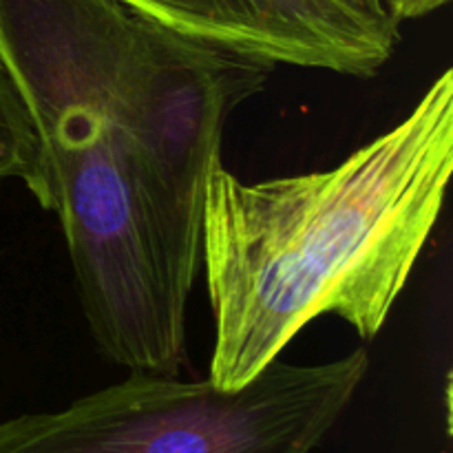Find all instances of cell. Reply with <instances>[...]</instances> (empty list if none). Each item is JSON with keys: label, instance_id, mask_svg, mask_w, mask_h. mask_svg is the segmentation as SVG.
I'll list each match as a JSON object with an SVG mask.
<instances>
[{"label": "cell", "instance_id": "4", "mask_svg": "<svg viewBox=\"0 0 453 453\" xmlns=\"http://www.w3.org/2000/svg\"><path fill=\"white\" fill-rule=\"evenodd\" d=\"M159 27L273 66L374 78L398 47V22L343 0H118Z\"/></svg>", "mask_w": 453, "mask_h": 453}, {"label": "cell", "instance_id": "1", "mask_svg": "<svg viewBox=\"0 0 453 453\" xmlns=\"http://www.w3.org/2000/svg\"><path fill=\"white\" fill-rule=\"evenodd\" d=\"M0 62L40 137L42 208L60 219L97 348L177 376L226 124L274 66L118 0H0Z\"/></svg>", "mask_w": 453, "mask_h": 453}, {"label": "cell", "instance_id": "2", "mask_svg": "<svg viewBox=\"0 0 453 453\" xmlns=\"http://www.w3.org/2000/svg\"><path fill=\"white\" fill-rule=\"evenodd\" d=\"M451 168V69L330 171L248 184L217 168L202 221L208 379L243 388L326 314L374 339L441 219Z\"/></svg>", "mask_w": 453, "mask_h": 453}, {"label": "cell", "instance_id": "7", "mask_svg": "<svg viewBox=\"0 0 453 453\" xmlns=\"http://www.w3.org/2000/svg\"><path fill=\"white\" fill-rule=\"evenodd\" d=\"M343 3L352 4V7L358 9V12L370 13V16L374 18H392L388 13V4H385V0H343Z\"/></svg>", "mask_w": 453, "mask_h": 453}, {"label": "cell", "instance_id": "6", "mask_svg": "<svg viewBox=\"0 0 453 453\" xmlns=\"http://www.w3.org/2000/svg\"><path fill=\"white\" fill-rule=\"evenodd\" d=\"M449 0H385L388 4V13L394 20L401 25L403 20H416V18H425L429 13L438 12Z\"/></svg>", "mask_w": 453, "mask_h": 453}, {"label": "cell", "instance_id": "3", "mask_svg": "<svg viewBox=\"0 0 453 453\" xmlns=\"http://www.w3.org/2000/svg\"><path fill=\"white\" fill-rule=\"evenodd\" d=\"M370 370L365 349L274 361L243 388L131 372L65 410L0 423V453H314Z\"/></svg>", "mask_w": 453, "mask_h": 453}, {"label": "cell", "instance_id": "5", "mask_svg": "<svg viewBox=\"0 0 453 453\" xmlns=\"http://www.w3.org/2000/svg\"><path fill=\"white\" fill-rule=\"evenodd\" d=\"M20 180L44 206L47 177L40 137L16 82L0 62V184Z\"/></svg>", "mask_w": 453, "mask_h": 453}]
</instances>
